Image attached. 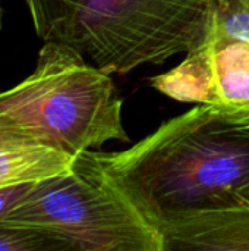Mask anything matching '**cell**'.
<instances>
[{
    "label": "cell",
    "instance_id": "cell-3",
    "mask_svg": "<svg viewBox=\"0 0 249 251\" xmlns=\"http://www.w3.org/2000/svg\"><path fill=\"white\" fill-rule=\"evenodd\" d=\"M122 106L109 74L73 49L44 41L35 69L0 93V125L79 156L107 141H129Z\"/></svg>",
    "mask_w": 249,
    "mask_h": 251
},
{
    "label": "cell",
    "instance_id": "cell-6",
    "mask_svg": "<svg viewBox=\"0 0 249 251\" xmlns=\"http://www.w3.org/2000/svg\"><path fill=\"white\" fill-rule=\"evenodd\" d=\"M156 231L163 251H249V200L172 219Z\"/></svg>",
    "mask_w": 249,
    "mask_h": 251
},
{
    "label": "cell",
    "instance_id": "cell-1",
    "mask_svg": "<svg viewBox=\"0 0 249 251\" xmlns=\"http://www.w3.org/2000/svg\"><path fill=\"white\" fill-rule=\"evenodd\" d=\"M94 156L156 231L172 219L248 201L249 109L198 104L123 151Z\"/></svg>",
    "mask_w": 249,
    "mask_h": 251
},
{
    "label": "cell",
    "instance_id": "cell-8",
    "mask_svg": "<svg viewBox=\"0 0 249 251\" xmlns=\"http://www.w3.org/2000/svg\"><path fill=\"white\" fill-rule=\"evenodd\" d=\"M205 34L249 41V0H211Z\"/></svg>",
    "mask_w": 249,
    "mask_h": 251
},
{
    "label": "cell",
    "instance_id": "cell-4",
    "mask_svg": "<svg viewBox=\"0 0 249 251\" xmlns=\"http://www.w3.org/2000/svg\"><path fill=\"white\" fill-rule=\"evenodd\" d=\"M0 224L40 231L59 251H163L91 150L76 156L72 171L34 182Z\"/></svg>",
    "mask_w": 249,
    "mask_h": 251
},
{
    "label": "cell",
    "instance_id": "cell-5",
    "mask_svg": "<svg viewBox=\"0 0 249 251\" xmlns=\"http://www.w3.org/2000/svg\"><path fill=\"white\" fill-rule=\"evenodd\" d=\"M151 85L181 103L249 109V41L205 34L173 69Z\"/></svg>",
    "mask_w": 249,
    "mask_h": 251
},
{
    "label": "cell",
    "instance_id": "cell-11",
    "mask_svg": "<svg viewBox=\"0 0 249 251\" xmlns=\"http://www.w3.org/2000/svg\"><path fill=\"white\" fill-rule=\"evenodd\" d=\"M3 28V7H1V3H0V31Z\"/></svg>",
    "mask_w": 249,
    "mask_h": 251
},
{
    "label": "cell",
    "instance_id": "cell-12",
    "mask_svg": "<svg viewBox=\"0 0 249 251\" xmlns=\"http://www.w3.org/2000/svg\"><path fill=\"white\" fill-rule=\"evenodd\" d=\"M244 196H245V197H247V199L249 200V185L247 187V188H245V191H244Z\"/></svg>",
    "mask_w": 249,
    "mask_h": 251
},
{
    "label": "cell",
    "instance_id": "cell-2",
    "mask_svg": "<svg viewBox=\"0 0 249 251\" xmlns=\"http://www.w3.org/2000/svg\"><path fill=\"white\" fill-rule=\"evenodd\" d=\"M44 41L113 75L161 65L203 40L211 0H25Z\"/></svg>",
    "mask_w": 249,
    "mask_h": 251
},
{
    "label": "cell",
    "instance_id": "cell-10",
    "mask_svg": "<svg viewBox=\"0 0 249 251\" xmlns=\"http://www.w3.org/2000/svg\"><path fill=\"white\" fill-rule=\"evenodd\" d=\"M34 182L29 184H18L10 185L6 188H0V221L18 204V201L26 194L29 187Z\"/></svg>",
    "mask_w": 249,
    "mask_h": 251
},
{
    "label": "cell",
    "instance_id": "cell-7",
    "mask_svg": "<svg viewBox=\"0 0 249 251\" xmlns=\"http://www.w3.org/2000/svg\"><path fill=\"white\" fill-rule=\"evenodd\" d=\"M76 156L0 125V188L72 171Z\"/></svg>",
    "mask_w": 249,
    "mask_h": 251
},
{
    "label": "cell",
    "instance_id": "cell-9",
    "mask_svg": "<svg viewBox=\"0 0 249 251\" xmlns=\"http://www.w3.org/2000/svg\"><path fill=\"white\" fill-rule=\"evenodd\" d=\"M0 251H59L45 234L19 225L0 224Z\"/></svg>",
    "mask_w": 249,
    "mask_h": 251
}]
</instances>
